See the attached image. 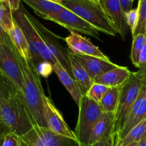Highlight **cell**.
I'll return each instance as SVG.
<instances>
[{
  "instance_id": "1",
  "label": "cell",
  "mask_w": 146,
  "mask_h": 146,
  "mask_svg": "<svg viewBox=\"0 0 146 146\" xmlns=\"http://www.w3.org/2000/svg\"><path fill=\"white\" fill-rule=\"evenodd\" d=\"M0 115L11 132L22 137L36 125L23 94L5 76H0Z\"/></svg>"
},
{
  "instance_id": "2",
  "label": "cell",
  "mask_w": 146,
  "mask_h": 146,
  "mask_svg": "<svg viewBox=\"0 0 146 146\" xmlns=\"http://www.w3.org/2000/svg\"><path fill=\"white\" fill-rule=\"evenodd\" d=\"M14 52L23 75V96L29 111L36 125L47 127L43 113V98L45 94L42 86L40 73L32 59L23 58L15 47Z\"/></svg>"
},
{
  "instance_id": "3",
  "label": "cell",
  "mask_w": 146,
  "mask_h": 146,
  "mask_svg": "<svg viewBox=\"0 0 146 146\" xmlns=\"http://www.w3.org/2000/svg\"><path fill=\"white\" fill-rule=\"evenodd\" d=\"M60 4L85 20L99 31L111 36L117 34L100 3L92 0H61Z\"/></svg>"
},
{
  "instance_id": "4",
  "label": "cell",
  "mask_w": 146,
  "mask_h": 146,
  "mask_svg": "<svg viewBox=\"0 0 146 146\" xmlns=\"http://www.w3.org/2000/svg\"><path fill=\"white\" fill-rule=\"evenodd\" d=\"M24 11L25 9L21 4L18 9L12 11L13 18L27 38L33 62L37 68L45 62L53 66L57 62V61L50 52L40 36L37 30L27 18Z\"/></svg>"
},
{
  "instance_id": "5",
  "label": "cell",
  "mask_w": 146,
  "mask_h": 146,
  "mask_svg": "<svg viewBox=\"0 0 146 146\" xmlns=\"http://www.w3.org/2000/svg\"><path fill=\"white\" fill-rule=\"evenodd\" d=\"M141 85L142 71L139 69L136 72H131L128 79L120 86L118 104L115 112L113 136H117L123 129L138 96Z\"/></svg>"
},
{
  "instance_id": "6",
  "label": "cell",
  "mask_w": 146,
  "mask_h": 146,
  "mask_svg": "<svg viewBox=\"0 0 146 146\" xmlns=\"http://www.w3.org/2000/svg\"><path fill=\"white\" fill-rule=\"evenodd\" d=\"M79 108L78 118L74 134L78 146H88L92 131L102 113L100 104L90 100L86 95L82 96Z\"/></svg>"
},
{
  "instance_id": "7",
  "label": "cell",
  "mask_w": 146,
  "mask_h": 146,
  "mask_svg": "<svg viewBox=\"0 0 146 146\" xmlns=\"http://www.w3.org/2000/svg\"><path fill=\"white\" fill-rule=\"evenodd\" d=\"M24 11H25L27 18L29 19L33 27L37 30L40 36L41 37V38L44 41L45 45L47 46L48 49L52 53V54L54 56L57 62L72 76H73L70 62H69L68 56H67V50L64 49V47L57 41V38H59L58 36L55 35L53 33H52L50 30L47 29L43 24H42L37 19L34 18L32 15H31L27 10L25 9Z\"/></svg>"
},
{
  "instance_id": "8",
  "label": "cell",
  "mask_w": 146,
  "mask_h": 146,
  "mask_svg": "<svg viewBox=\"0 0 146 146\" xmlns=\"http://www.w3.org/2000/svg\"><path fill=\"white\" fill-rule=\"evenodd\" d=\"M43 113L48 129L60 136L77 143L74 133L68 126L62 113L56 108L52 100L46 95L43 98Z\"/></svg>"
},
{
  "instance_id": "9",
  "label": "cell",
  "mask_w": 146,
  "mask_h": 146,
  "mask_svg": "<svg viewBox=\"0 0 146 146\" xmlns=\"http://www.w3.org/2000/svg\"><path fill=\"white\" fill-rule=\"evenodd\" d=\"M44 19L53 21L70 31H77L100 40V31L97 29L66 8Z\"/></svg>"
},
{
  "instance_id": "10",
  "label": "cell",
  "mask_w": 146,
  "mask_h": 146,
  "mask_svg": "<svg viewBox=\"0 0 146 146\" xmlns=\"http://www.w3.org/2000/svg\"><path fill=\"white\" fill-rule=\"evenodd\" d=\"M142 71V85L136 101L123 125V129L117 136H113V141L123 138L133 127L146 119V67L139 68Z\"/></svg>"
},
{
  "instance_id": "11",
  "label": "cell",
  "mask_w": 146,
  "mask_h": 146,
  "mask_svg": "<svg viewBox=\"0 0 146 146\" xmlns=\"http://www.w3.org/2000/svg\"><path fill=\"white\" fill-rule=\"evenodd\" d=\"M0 70L23 94V75L16 57L14 45L10 47L6 44H0Z\"/></svg>"
},
{
  "instance_id": "12",
  "label": "cell",
  "mask_w": 146,
  "mask_h": 146,
  "mask_svg": "<svg viewBox=\"0 0 146 146\" xmlns=\"http://www.w3.org/2000/svg\"><path fill=\"white\" fill-rule=\"evenodd\" d=\"M21 146H67V138L52 132L47 127L34 125L27 134L20 137Z\"/></svg>"
},
{
  "instance_id": "13",
  "label": "cell",
  "mask_w": 146,
  "mask_h": 146,
  "mask_svg": "<svg viewBox=\"0 0 146 146\" xmlns=\"http://www.w3.org/2000/svg\"><path fill=\"white\" fill-rule=\"evenodd\" d=\"M69 50L75 54L90 56L104 60H110L102 52L101 50L93 44L89 39L74 31H70V34L64 38Z\"/></svg>"
},
{
  "instance_id": "14",
  "label": "cell",
  "mask_w": 146,
  "mask_h": 146,
  "mask_svg": "<svg viewBox=\"0 0 146 146\" xmlns=\"http://www.w3.org/2000/svg\"><path fill=\"white\" fill-rule=\"evenodd\" d=\"M72 55L82 66L93 81L107 71L118 66V65L112 62L110 60L107 61L97 57L79 55L74 53H72Z\"/></svg>"
},
{
  "instance_id": "15",
  "label": "cell",
  "mask_w": 146,
  "mask_h": 146,
  "mask_svg": "<svg viewBox=\"0 0 146 146\" xmlns=\"http://www.w3.org/2000/svg\"><path fill=\"white\" fill-rule=\"evenodd\" d=\"M100 4L109 17L117 34L123 40L127 35V24L125 20L120 0H100Z\"/></svg>"
},
{
  "instance_id": "16",
  "label": "cell",
  "mask_w": 146,
  "mask_h": 146,
  "mask_svg": "<svg viewBox=\"0 0 146 146\" xmlns=\"http://www.w3.org/2000/svg\"><path fill=\"white\" fill-rule=\"evenodd\" d=\"M114 121L115 113L102 112L93 128L88 146L113 137L114 133Z\"/></svg>"
},
{
  "instance_id": "17",
  "label": "cell",
  "mask_w": 146,
  "mask_h": 146,
  "mask_svg": "<svg viewBox=\"0 0 146 146\" xmlns=\"http://www.w3.org/2000/svg\"><path fill=\"white\" fill-rule=\"evenodd\" d=\"M130 74L131 71L127 67L118 66L99 76L93 82L102 84L108 88L120 87L128 79Z\"/></svg>"
},
{
  "instance_id": "18",
  "label": "cell",
  "mask_w": 146,
  "mask_h": 146,
  "mask_svg": "<svg viewBox=\"0 0 146 146\" xmlns=\"http://www.w3.org/2000/svg\"><path fill=\"white\" fill-rule=\"evenodd\" d=\"M52 69L58 76L60 82L70 94L75 104L78 106L83 94L74 78L58 62L52 66Z\"/></svg>"
},
{
  "instance_id": "19",
  "label": "cell",
  "mask_w": 146,
  "mask_h": 146,
  "mask_svg": "<svg viewBox=\"0 0 146 146\" xmlns=\"http://www.w3.org/2000/svg\"><path fill=\"white\" fill-rule=\"evenodd\" d=\"M67 56L72 72L73 78L80 86L83 95H84L94 82L89 76L88 74L84 70L82 66L74 58V56L72 55V53L70 51H67Z\"/></svg>"
},
{
  "instance_id": "20",
  "label": "cell",
  "mask_w": 146,
  "mask_h": 146,
  "mask_svg": "<svg viewBox=\"0 0 146 146\" xmlns=\"http://www.w3.org/2000/svg\"><path fill=\"white\" fill-rule=\"evenodd\" d=\"M31 7L34 12L43 19L59 13L64 9L61 4L52 2L49 0H21Z\"/></svg>"
},
{
  "instance_id": "21",
  "label": "cell",
  "mask_w": 146,
  "mask_h": 146,
  "mask_svg": "<svg viewBox=\"0 0 146 146\" xmlns=\"http://www.w3.org/2000/svg\"><path fill=\"white\" fill-rule=\"evenodd\" d=\"M8 34L9 35L13 45L17 49V52L20 54V56L26 60L32 59L27 38L15 21H14L12 28Z\"/></svg>"
},
{
  "instance_id": "22",
  "label": "cell",
  "mask_w": 146,
  "mask_h": 146,
  "mask_svg": "<svg viewBox=\"0 0 146 146\" xmlns=\"http://www.w3.org/2000/svg\"><path fill=\"white\" fill-rule=\"evenodd\" d=\"M146 137V119L133 127L123 138L113 141V146H126L140 142Z\"/></svg>"
},
{
  "instance_id": "23",
  "label": "cell",
  "mask_w": 146,
  "mask_h": 146,
  "mask_svg": "<svg viewBox=\"0 0 146 146\" xmlns=\"http://www.w3.org/2000/svg\"><path fill=\"white\" fill-rule=\"evenodd\" d=\"M120 87L109 88L99 104L102 112L115 113L118 104Z\"/></svg>"
},
{
  "instance_id": "24",
  "label": "cell",
  "mask_w": 146,
  "mask_h": 146,
  "mask_svg": "<svg viewBox=\"0 0 146 146\" xmlns=\"http://www.w3.org/2000/svg\"><path fill=\"white\" fill-rule=\"evenodd\" d=\"M12 10L7 0L0 1V25L9 34L14 25Z\"/></svg>"
},
{
  "instance_id": "25",
  "label": "cell",
  "mask_w": 146,
  "mask_h": 146,
  "mask_svg": "<svg viewBox=\"0 0 146 146\" xmlns=\"http://www.w3.org/2000/svg\"><path fill=\"white\" fill-rule=\"evenodd\" d=\"M145 41L146 34H137L135 37H133L130 58H131L132 63L137 68H138L140 53H141V51L143 49V47L144 46L145 43Z\"/></svg>"
},
{
  "instance_id": "26",
  "label": "cell",
  "mask_w": 146,
  "mask_h": 146,
  "mask_svg": "<svg viewBox=\"0 0 146 146\" xmlns=\"http://www.w3.org/2000/svg\"><path fill=\"white\" fill-rule=\"evenodd\" d=\"M137 9L138 20L135 29L132 34L133 38L137 34H146V0H139Z\"/></svg>"
},
{
  "instance_id": "27",
  "label": "cell",
  "mask_w": 146,
  "mask_h": 146,
  "mask_svg": "<svg viewBox=\"0 0 146 146\" xmlns=\"http://www.w3.org/2000/svg\"><path fill=\"white\" fill-rule=\"evenodd\" d=\"M109 88L102 84L93 83L92 85L84 95L87 96L90 100L100 104L104 94L108 91Z\"/></svg>"
},
{
  "instance_id": "28",
  "label": "cell",
  "mask_w": 146,
  "mask_h": 146,
  "mask_svg": "<svg viewBox=\"0 0 146 146\" xmlns=\"http://www.w3.org/2000/svg\"><path fill=\"white\" fill-rule=\"evenodd\" d=\"M125 20L126 24L131 30V33L134 32L138 20V14L137 9H132L130 11L125 14Z\"/></svg>"
},
{
  "instance_id": "29",
  "label": "cell",
  "mask_w": 146,
  "mask_h": 146,
  "mask_svg": "<svg viewBox=\"0 0 146 146\" xmlns=\"http://www.w3.org/2000/svg\"><path fill=\"white\" fill-rule=\"evenodd\" d=\"M2 146H21V138L14 133H9L4 135Z\"/></svg>"
},
{
  "instance_id": "30",
  "label": "cell",
  "mask_w": 146,
  "mask_h": 146,
  "mask_svg": "<svg viewBox=\"0 0 146 146\" xmlns=\"http://www.w3.org/2000/svg\"><path fill=\"white\" fill-rule=\"evenodd\" d=\"M0 44H6L9 46L11 47L13 46L12 42L11 41L9 35L8 33L2 28L0 25Z\"/></svg>"
},
{
  "instance_id": "31",
  "label": "cell",
  "mask_w": 146,
  "mask_h": 146,
  "mask_svg": "<svg viewBox=\"0 0 146 146\" xmlns=\"http://www.w3.org/2000/svg\"><path fill=\"white\" fill-rule=\"evenodd\" d=\"M146 66V41L144 46L143 47L140 56V60H139L138 68H144Z\"/></svg>"
},
{
  "instance_id": "32",
  "label": "cell",
  "mask_w": 146,
  "mask_h": 146,
  "mask_svg": "<svg viewBox=\"0 0 146 146\" xmlns=\"http://www.w3.org/2000/svg\"><path fill=\"white\" fill-rule=\"evenodd\" d=\"M133 1V0H120V4H121L124 14L132 9Z\"/></svg>"
},
{
  "instance_id": "33",
  "label": "cell",
  "mask_w": 146,
  "mask_h": 146,
  "mask_svg": "<svg viewBox=\"0 0 146 146\" xmlns=\"http://www.w3.org/2000/svg\"><path fill=\"white\" fill-rule=\"evenodd\" d=\"M90 146H113V137H111L110 138H107V139L103 140V141L96 143L92 144V145Z\"/></svg>"
},
{
  "instance_id": "34",
  "label": "cell",
  "mask_w": 146,
  "mask_h": 146,
  "mask_svg": "<svg viewBox=\"0 0 146 146\" xmlns=\"http://www.w3.org/2000/svg\"><path fill=\"white\" fill-rule=\"evenodd\" d=\"M10 132H11V131L9 128V127L2 121H0V136L7 135V133Z\"/></svg>"
},
{
  "instance_id": "35",
  "label": "cell",
  "mask_w": 146,
  "mask_h": 146,
  "mask_svg": "<svg viewBox=\"0 0 146 146\" xmlns=\"http://www.w3.org/2000/svg\"><path fill=\"white\" fill-rule=\"evenodd\" d=\"M137 146H146V137L137 143Z\"/></svg>"
},
{
  "instance_id": "36",
  "label": "cell",
  "mask_w": 146,
  "mask_h": 146,
  "mask_svg": "<svg viewBox=\"0 0 146 146\" xmlns=\"http://www.w3.org/2000/svg\"><path fill=\"white\" fill-rule=\"evenodd\" d=\"M4 135H1V136H0V146H2L3 141H4Z\"/></svg>"
},
{
  "instance_id": "37",
  "label": "cell",
  "mask_w": 146,
  "mask_h": 146,
  "mask_svg": "<svg viewBox=\"0 0 146 146\" xmlns=\"http://www.w3.org/2000/svg\"><path fill=\"white\" fill-rule=\"evenodd\" d=\"M49 1H52V2H54V3H57V4H61V0H49Z\"/></svg>"
},
{
  "instance_id": "38",
  "label": "cell",
  "mask_w": 146,
  "mask_h": 146,
  "mask_svg": "<svg viewBox=\"0 0 146 146\" xmlns=\"http://www.w3.org/2000/svg\"><path fill=\"white\" fill-rule=\"evenodd\" d=\"M137 143H132V144H130V145H126V146H137Z\"/></svg>"
},
{
  "instance_id": "39",
  "label": "cell",
  "mask_w": 146,
  "mask_h": 146,
  "mask_svg": "<svg viewBox=\"0 0 146 146\" xmlns=\"http://www.w3.org/2000/svg\"><path fill=\"white\" fill-rule=\"evenodd\" d=\"M92 1H95V2H97V3H100V0H92Z\"/></svg>"
},
{
  "instance_id": "40",
  "label": "cell",
  "mask_w": 146,
  "mask_h": 146,
  "mask_svg": "<svg viewBox=\"0 0 146 146\" xmlns=\"http://www.w3.org/2000/svg\"><path fill=\"white\" fill-rule=\"evenodd\" d=\"M2 75H4V74H2V72H1V70H0V76H2Z\"/></svg>"
},
{
  "instance_id": "41",
  "label": "cell",
  "mask_w": 146,
  "mask_h": 146,
  "mask_svg": "<svg viewBox=\"0 0 146 146\" xmlns=\"http://www.w3.org/2000/svg\"><path fill=\"white\" fill-rule=\"evenodd\" d=\"M0 121H1V115H0Z\"/></svg>"
},
{
  "instance_id": "42",
  "label": "cell",
  "mask_w": 146,
  "mask_h": 146,
  "mask_svg": "<svg viewBox=\"0 0 146 146\" xmlns=\"http://www.w3.org/2000/svg\"><path fill=\"white\" fill-rule=\"evenodd\" d=\"M133 1H134V0H133Z\"/></svg>"
},
{
  "instance_id": "43",
  "label": "cell",
  "mask_w": 146,
  "mask_h": 146,
  "mask_svg": "<svg viewBox=\"0 0 146 146\" xmlns=\"http://www.w3.org/2000/svg\"><path fill=\"white\" fill-rule=\"evenodd\" d=\"M0 1H1V0H0Z\"/></svg>"
},
{
  "instance_id": "44",
  "label": "cell",
  "mask_w": 146,
  "mask_h": 146,
  "mask_svg": "<svg viewBox=\"0 0 146 146\" xmlns=\"http://www.w3.org/2000/svg\"><path fill=\"white\" fill-rule=\"evenodd\" d=\"M145 67H146V66H145Z\"/></svg>"
}]
</instances>
